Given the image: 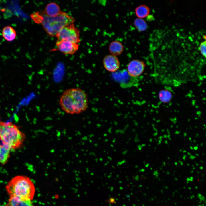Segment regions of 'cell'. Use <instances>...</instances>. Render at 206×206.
Masks as SVG:
<instances>
[{
	"instance_id": "cell-32",
	"label": "cell",
	"mask_w": 206,
	"mask_h": 206,
	"mask_svg": "<svg viewBox=\"0 0 206 206\" xmlns=\"http://www.w3.org/2000/svg\"><path fill=\"white\" fill-rule=\"evenodd\" d=\"M199 136V134H198V133H197V134H196L195 137H198V136Z\"/></svg>"
},
{
	"instance_id": "cell-14",
	"label": "cell",
	"mask_w": 206,
	"mask_h": 206,
	"mask_svg": "<svg viewBox=\"0 0 206 206\" xmlns=\"http://www.w3.org/2000/svg\"><path fill=\"white\" fill-rule=\"evenodd\" d=\"M135 11L138 18L142 19L148 16L150 10L149 8L146 5H141L136 8Z\"/></svg>"
},
{
	"instance_id": "cell-41",
	"label": "cell",
	"mask_w": 206,
	"mask_h": 206,
	"mask_svg": "<svg viewBox=\"0 0 206 206\" xmlns=\"http://www.w3.org/2000/svg\"><path fill=\"white\" fill-rule=\"evenodd\" d=\"M183 152L184 153H185L186 152V151L185 150H184L183 151Z\"/></svg>"
},
{
	"instance_id": "cell-38",
	"label": "cell",
	"mask_w": 206,
	"mask_h": 206,
	"mask_svg": "<svg viewBox=\"0 0 206 206\" xmlns=\"http://www.w3.org/2000/svg\"><path fill=\"white\" fill-rule=\"evenodd\" d=\"M183 159L185 161L186 160L185 157H183Z\"/></svg>"
},
{
	"instance_id": "cell-47",
	"label": "cell",
	"mask_w": 206,
	"mask_h": 206,
	"mask_svg": "<svg viewBox=\"0 0 206 206\" xmlns=\"http://www.w3.org/2000/svg\"><path fill=\"white\" fill-rule=\"evenodd\" d=\"M183 157H187V156L186 155H183Z\"/></svg>"
},
{
	"instance_id": "cell-36",
	"label": "cell",
	"mask_w": 206,
	"mask_h": 206,
	"mask_svg": "<svg viewBox=\"0 0 206 206\" xmlns=\"http://www.w3.org/2000/svg\"><path fill=\"white\" fill-rule=\"evenodd\" d=\"M152 140H153L151 138L149 140V141L150 142H152Z\"/></svg>"
},
{
	"instance_id": "cell-27",
	"label": "cell",
	"mask_w": 206,
	"mask_h": 206,
	"mask_svg": "<svg viewBox=\"0 0 206 206\" xmlns=\"http://www.w3.org/2000/svg\"><path fill=\"white\" fill-rule=\"evenodd\" d=\"M163 136L165 138H167V135L166 134H164Z\"/></svg>"
},
{
	"instance_id": "cell-44",
	"label": "cell",
	"mask_w": 206,
	"mask_h": 206,
	"mask_svg": "<svg viewBox=\"0 0 206 206\" xmlns=\"http://www.w3.org/2000/svg\"><path fill=\"white\" fill-rule=\"evenodd\" d=\"M203 143H201V144H200V145H201V146H203Z\"/></svg>"
},
{
	"instance_id": "cell-4",
	"label": "cell",
	"mask_w": 206,
	"mask_h": 206,
	"mask_svg": "<svg viewBox=\"0 0 206 206\" xmlns=\"http://www.w3.org/2000/svg\"><path fill=\"white\" fill-rule=\"evenodd\" d=\"M18 126L11 122H0V140L10 150L20 148L25 138Z\"/></svg>"
},
{
	"instance_id": "cell-18",
	"label": "cell",
	"mask_w": 206,
	"mask_h": 206,
	"mask_svg": "<svg viewBox=\"0 0 206 206\" xmlns=\"http://www.w3.org/2000/svg\"><path fill=\"white\" fill-rule=\"evenodd\" d=\"M196 158V156H193V155H191L189 158L192 160H193Z\"/></svg>"
},
{
	"instance_id": "cell-31",
	"label": "cell",
	"mask_w": 206,
	"mask_h": 206,
	"mask_svg": "<svg viewBox=\"0 0 206 206\" xmlns=\"http://www.w3.org/2000/svg\"><path fill=\"white\" fill-rule=\"evenodd\" d=\"M167 132L168 133V134H170V132H169V129H167Z\"/></svg>"
},
{
	"instance_id": "cell-1",
	"label": "cell",
	"mask_w": 206,
	"mask_h": 206,
	"mask_svg": "<svg viewBox=\"0 0 206 206\" xmlns=\"http://www.w3.org/2000/svg\"><path fill=\"white\" fill-rule=\"evenodd\" d=\"M59 102L62 110L71 114H80L85 111L88 106L87 94L78 87L64 90L60 96Z\"/></svg>"
},
{
	"instance_id": "cell-12",
	"label": "cell",
	"mask_w": 206,
	"mask_h": 206,
	"mask_svg": "<svg viewBox=\"0 0 206 206\" xmlns=\"http://www.w3.org/2000/svg\"><path fill=\"white\" fill-rule=\"evenodd\" d=\"M2 35L3 37L6 41H12L15 38L16 33L15 30L12 27L7 26L3 28Z\"/></svg>"
},
{
	"instance_id": "cell-63",
	"label": "cell",
	"mask_w": 206,
	"mask_h": 206,
	"mask_svg": "<svg viewBox=\"0 0 206 206\" xmlns=\"http://www.w3.org/2000/svg\"><path fill=\"white\" fill-rule=\"evenodd\" d=\"M203 155H204V154H203Z\"/></svg>"
},
{
	"instance_id": "cell-16",
	"label": "cell",
	"mask_w": 206,
	"mask_h": 206,
	"mask_svg": "<svg viewBox=\"0 0 206 206\" xmlns=\"http://www.w3.org/2000/svg\"><path fill=\"white\" fill-rule=\"evenodd\" d=\"M159 99L163 103L169 102L171 99L172 95L169 91L166 90H162L159 94Z\"/></svg>"
},
{
	"instance_id": "cell-61",
	"label": "cell",
	"mask_w": 206,
	"mask_h": 206,
	"mask_svg": "<svg viewBox=\"0 0 206 206\" xmlns=\"http://www.w3.org/2000/svg\"><path fill=\"white\" fill-rule=\"evenodd\" d=\"M198 144H197V146H198Z\"/></svg>"
},
{
	"instance_id": "cell-15",
	"label": "cell",
	"mask_w": 206,
	"mask_h": 206,
	"mask_svg": "<svg viewBox=\"0 0 206 206\" xmlns=\"http://www.w3.org/2000/svg\"><path fill=\"white\" fill-rule=\"evenodd\" d=\"M134 25L136 29L139 31H145L147 28V25L144 20L142 18H138L134 21Z\"/></svg>"
},
{
	"instance_id": "cell-9",
	"label": "cell",
	"mask_w": 206,
	"mask_h": 206,
	"mask_svg": "<svg viewBox=\"0 0 206 206\" xmlns=\"http://www.w3.org/2000/svg\"><path fill=\"white\" fill-rule=\"evenodd\" d=\"M5 206H35L29 199H21L17 197H10Z\"/></svg>"
},
{
	"instance_id": "cell-39",
	"label": "cell",
	"mask_w": 206,
	"mask_h": 206,
	"mask_svg": "<svg viewBox=\"0 0 206 206\" xmlns=\"http://www.w3.org/2000/svg\"><path fill=\"white\" fill-rule=\"evenodd\" d=\"M195 154L197 156H199V154L198 153H196Z\"/></svg>"
},
{
	"instance_id": "cell-26",
	"label": "cell",
	"mask_w": 206,
	"mask_h": 206,
	"mask_svg": "<svg viewBox=\"0 0 206 206\" xmlns=\"http://www.w3.org/2000/svg\"><path fill=\"white\" fill-rule=\"evenodd\" d=\"M157 134H158V132H156L153 134V135L154 136H155L157 135Z\"/></svg>"
},
{
	"instance_id": "cell-35",
	"label": "cell",
	"mask_w": 206,
	"mask_h": 206,
	"mask_svg": "<svg viewBox=\"0 0 206 206\" xmlns=\"http://www.w3.org/2000/svg\"><path fill=\"white\" fill-rule=\"evenodd\" d=\"M161 131L162 132H164V131H165V130L164 129H163L161 130Z\"/></svg>"
},
{
	"instance_id": "cell-10",
	"label": "cell",
	"mask_w": 206,
	"mask_h": 206,
	"mask_svg": "<svg viewBox=\"0 0 206 206\" xmlns=\"http://www.w3.org/2000/svg\"><path fill=\"white\" fill-rule=\"evenodd\" d=\"M46 14L50 17L57 15L61 11L59 5L54 2H51L46 6L44 11Z\"/></svg>"
},
{
	"instance_id": "cell-22",
	"label": "cell",
	"mask_w": 206,
	"mask_h": 206,
	"mask_svg": "<svg viewBox=\"0 0 206 206\" xmlns=\"http://www.w3.org/2000/svg\"><path fill=\"white\" fill-rule=\"evenodd\" d=\"M167 138L169 139L170 140H171V139L170 138V134H168V135H167Z\"/></svg>"
},
{
	"instance_id": "cell-20",
	"label": "cell",
	"mask_w": 206,
	"mask_h": 206,
	"mask_svg": "<svg viewBox=\"0 0 206 206\" xmlns=\"http://www.w3.org/2000/svg\"><path fill=\"white\" fill-rule=\"evenodd\" d=\"M180 133V131H177V130H176V131H175V134H179V133Z\"/></svg>"
},
{
	"instance_id": "cell-56",
	"label": "cell",
	"mask_w": 206,
	"mask_h": 206,
	"mask_svg": "<svg viewBox=\"0 0 206 206\" xmlns=\"http://www.w3.org/2000/svg\"><path fill=\"white\" fill-rule=\"evenodd\" d=\"M203 126H204V127H205V128H206V126H205V124H204V125H203Z\"/></svg>"
},
{
	"instance_id": "cell-64",
	"label": "cell",
	"mask_w": 206,
	"mask_h": 206,
	"mask_svg": "<svg viewBox=\"0 0 206 206\" xmlns=\"http://www.w3.org/2000/svg\"></svg>"
},
{
	"instance_id": "cell-57",
	"label": "cell",
	"mask_w": 206,
	"mask_h": 206,
	"mask_svg": "<svg viewBox=\"0 0 206 206\" xmlns=\"http://www.w3.org/2000/svg\"><path fill=\"white\" fill-rule=\"evenodd\" d=\"M196 165L198 166V165L199 164L198 163H196Z\"/></svg>"
},
{
	"instance_id": "cell-58",
	"label": "cell",
	"mask_w": 206,
	"mask_h": 206,
	"mask_svg": "<svg viewBox=\"0 0 206 206\" xmlns=\"http://www.w3.org/2000/svg\"><path fill=\"white\" fill-rule=\"evenodd\" d=\"M187 165H188V166H189V163H188V164H187Z\"/></svg>"
},
{
	"instance_id": "cell-8",
	"label": "cell",
	"mask_w": 206,
	"mask_h": 206,
	"mask_svg": "<svg viewBox=\"0 0 206 206\" xmlns=\"http://www.w3.org/2000/svg\"><path fill=\"white\" fill-rule=\"evenodd\" d=\"M103 62L105 68L109 72H115L120 67V63L118 58L116 56L112 54L105 56Z\"/></svg>"
},
{
	"instance_id": "cell-25",
	"label": "cell",
	"mask_w": 206,
	"mask_h": 206,
	"mask_svg": "<svg viewBox=\"0 0 206 206\" xmlns=\"http://www.w3.org/2000/svg\"><path fill=\"white\" fill-rule=\"evenodd\" d=\"M153 128L154 130L156 132H158V130H157L155 127Z\"/></svg>"
},
{
	"instance_id": "cell-40",
	"label": "cell",
	"mask_w": 206,
	"mask_h": 206,
	"mask_svg": "<svg viewBox=\"0 0 206 206\" xmlns=\"http://www.w3.org/2000/svg\"><path fill=\"white\" fill-rule=\"evenodd\" d=\"M174 164L175 165H177V162H175Z\"/></svg>"
},
{
	"instance_id": "cell-30",
	"label": "cell",
	"mask_w": 206,
	"mask_h": 206,
	"mask_svg": "<svg viewBox=\"0 0 206 206\" xmlns=\"http://www.w3.org/2000/svg\"><path fill=\"white\" fill-rule=\"evenodd\" d=\"M161 143V141H160L159 140H158V143H157V145H159Z\"/></svg>"
},
{
	"instance_id": "cell-11",
	"label": "cell",
	"mask_w": 206,
	"mask_h": 206,
	"mask_svg": "<svg viewBox=\"0 0 206 206\" xmlns=\"http://www.w3.org/2000/svg\"><path fill=\"white\" fill-rule=\"evenodd\" d=\"M123 49L122 44L117 41L112 42L109 47V50L111 54L116 56L121 54L123 51Z\"/></svg>"
},
{
	"instance_id": "cell-2",
	"label": "cell",
	"mask_w": 206,
	"mask_h": 206,
	"mask_svg": "<svg viewBox=\"0 0 206 206\" xmlns=\"http://www.w3.org/2000/svg\"><path fill=\"white\" fill-rule=\"evenodd\" d=\"M31 17L37 23H41L47 33L52 36H56L63 27L75 21L73 17L61 11L57 15L54 17L48 16L44 11L32 14Z\"/></svg>"
},
{
	"instance_id": "cell-3",
	"label": "cell",
	"mask_w": 206,
	"mask_h": 206,
	"mask_svg": "<svg viewBox=\"0 0 206 206\" xmlns=\"http://www.w3.org/2000/svg\"><path fill=\"white\" fill-rule=\"evenodd\" d=\"M10 197L32 200L34 196L35 188L31 179L23 175H18L10 180L5 187Z\"/></svg>"
},
{
	"instance_id": "cell-42",
	"label": "cell",
	"mask_w": 206,
	"mask_h": 206,
	"mask_svg": "<svg viewBox=\"0 0 206 206\" xmlns=\"http://www.w3.org/2000/svg\"><path fill=\"white\" fill-rule=\"evenodd\" d=\"M189 140H190V141H191V137H189Z\"/></svg>"
},
{
	"instance_id": "cell-52",
	"label": "cell",
	"mask_w": 206,
	"mask_h": 206,
	"mask_svg": "<svg viewBox=\"0 0 206 206\" xmlns=\"http://www.w3.org/2000/svg\"><path fill=\"white\" fill-rule=\"evenodd\" d=\"M178 127H179V126H178V125H177V126H176V127L177 128Z\"/></svg>"
},
{
	"instance_id": "cell-5",
	"label": "cell",
	"mask_w": 206,
	"mask_h": 206,
	"mask_svg": "<svg viewBox=\"0 0 206 206\" xmlns=\"http://www.w3.org/2000/svg\"><path fill=\"white\" fill-rule=\"evenodd\" d=\"M56 37L57 38L56 41L64 40L76 43L80 41L79 30L73 23L63 27Z\"/></svg>"
},
{
	"instance_id": "cell-24",
	"label": "cell",
	"mask_w": 206,
	"mask_h": 206,
	"mask_svg": "<svg viewBox=\"0 0 206 206\" xmlns=\"http://www.w3.org/2000/svg\"><path fill=\"white\" fill-rule=\"evenodd\" d=\"M187 135V133L186 132H185L183 134V136L184 137H186Z\"/></svg>"
},
{
	"instance_id": "cell-60",
	"label": "cell",
	"mask_w": 206,
	"mask_h": 206,
	"mask_svg": "<svg viewBox=\"0 0 206 206\" xmlns=\"http://www.w3.org/2000/svg\"><path fill=\"white\" fill-rule=\"evenodd\" d=\"M203 129L204 130H205V129H204V128H203Z\"/></svg>"
},
{
	"instance_id": "cell-55",
	"label": "cell",
	"mask_w": 206,
	"mask_h": 206,
	"mask_svg": "<svg viewBox=\"0 0 206 206\" xmlns=\"http://www.w3.org/2000/svg\"><path fill=\"white\" fill-rule=\"evenodd\" d=\"M167 159H170V157H167Z\"/></svg>"
},
{
	"instance_id": "cell-43",
	"label": "cell",
	"mask_w": 206,
	"mask_h": 206,
	"mask_svg": "<svg viewBox=\"0 0 206 206\" xmlns=\"http://www.w3.org/2000/svg\"><path fill=\"white\" fill-rule=\"evenodd\" d=\"M187 154L189 156H190L191 155V153L189 152L187 153Z\"/></svg>"
},
{
	"instance_id": "cell-59",
	"label": "cell",
	"mask_w": 206,
	"mask_h": 206,
	"mask_svg": "<svg viewBox=\"0 0 206 206\" xmlns=\"http://www.w3.org/2000/svg\"><path fill=\"white\" fill-rule=\"evenodd\" d=\"M156 149V147H155V148H154V149Z\"/></svg>"
},
{
	"instance_id": "cell-37",
	"label": "cell",
	"mask_w": 206,
	"mask_h": 206,
	"mask_svg": "<svg viewBox=\"0 0 206 206\" xmlns=\"http://www.w3.org/2000/svg\"><path fill=\"white\" fill-rule=\"evenodd\" d=\"M152 126L153 127V128L155 127V125L154 124H152Z\"/></svg>"
},
{
	"instance_id": "cell-29",
	"label": "cell",
	"mask_w": 206,
	"mask_h": 206,
	"mask_svg": "<svg viewBox=\"0 0 206 206\" xmlns=\"http://www.w3.org/2000/svg\"><path fill=\"white\" fill-rule=\"evenodd\" d=\"M164 142L166 144H168V141L167 140H165V141H164Z\"/></svg>"
},
{
	"instance_id": "cell-51",
	"label": "cell",
	"mask_w": 206,
	"mask_h": 206,
	"mask_svg": "<svg viewBox=\"0 0 206 206\" xmlns=\"http://www.w3.org/2000/svg\"><path fill=\"white\" fill-rule=\"evenodd\" d=\"M173 125H171V126H170L171 127V128H173Z\"/></svg>"
},
{
	"instance_id": "cell-62",
	"label": "cell",
	"mask_w": 206,
	"mask_h": 206,
	"mask_svg": "<svg viewBox=\"0 0 206 206\" xmlns=\"http://www.w3.org/2000/svg\"><path fill=\"white\" fill-rule=\"evenodd\" d=\"M151 146L150 145H149V146Z\"/></svg>"
},
{
	"instance_id": "cell-34",
	"label": "cell",
	"mask_w": 206,
	"mask_h": 206,
	"mask_svg": "<svg viewBox=\"0 0 206 206\" xmlns=\"http://www.w3.org/2000/svg\"><path fill=\"white\" fill-rule=\"evenodd\" d=\"M190 148L191 149H192V150L193 149V148L191 146H190Z\"/></svg>"
},
{
	"instance_id": "cell-17",
	"label": "cell",
	"mask_w": 206,
	"mask_h": 206,
	"mask_svg": "<svg viewBox=\"0 0 206 206\" xmlns=\"http://www.w3.org/2000/svg\"><path fill=\"white\" fill-rule=\"evenodd\" d=\"M206 41H205L201 43L199 47L201 53L205 58L206 56Z\"/></svg>"
},
{
	"instance_id": "cell-46",
	"label": "cell",
	"mask_w": 206,
	"mask_h": 206,
	"mask_svg": "<svg viewBox=\"0 0 206 206\" xmlns=\"http://www.w3.org/2000/svg\"><path fill=\"white\" fill-rule=\"evenodd\" d=\"M200 169H203V167H202V166H201V167H200Z\"/></svg>"
},
{
	"instance_id": "cell-50",
	"label": "cell",
	"mask_w": 206,
	"mask_h": 206,
	"mask_svg": "<svg viewBox=\"0 0 206 206\" xmlns=\"http://www.w3.org/2000/svg\"><path fill=\"white\" fill-rule=\"evenodd\" d=\"M179 151L180 152H181V151H182V149H180V150H179Z\"/></svg>"
},
{
	"instance_id": "cell-19",
	"label": "cell",
	"mask_w": 206,
	"mask_h": 206,
	"mask_svg": "<svg viewBox=\"0 0 206 206\" xmlns=\"http://www.w3.org/2000/svg\"><path fill=\"white\" fill-rule=\"evenodd\" d=\"M109 201H110L109 202L110 203H113L115 201L114 200V199H113V198H112L109 199Z\"/></svg>"
},
{
	"instance_id": "cell-23",
	"label": "cell",
	"mask_w": 206,
	"mask_h": 206,
	"mask_svg": "<svg viewBox=\"0 0 206 206\" xmlns=\"http://www.w3.org/2000/svg\"><path fill=\"white\" fill-rule=\"evenodd\" d=\"M178 162L179 163H180L181 165H183V163L182 162L180 161H179Z\"/></svg>"
},
{
	"instance_id": "cell-48",
	"label": "cell",
	"mask_w": 206,
	"mask_h": 206,
	"mask_svg": "<svg viewBox=\"0 0 206 206\" xmlns=\"http://www.w3.org/2000/svg\"><path fill=\"white\" fill-rule=\"evenodd\" d=\"M200 162H202V163H204V161H203L200 160Z\"/></svg>"
},
{
	"instance_id": "cell-45",
	"label": "cell",
	"mask_w": 206,
	"mask_h": 206,
	"mask_svg": "<svg viewBox=\"0 0 206 206\" xmlns=\"http://www.w3.org/2000/svg\"><path fill=\"white\" fill-rule=\"evenodd\" d=\"M193 142L194 143H195L196 142V140H193Z\"/></svg>"
},
{
	"instance_id": "cell-13",
	"label": "cell",
	"mask_w": 206,
	"mask_h": 206,
	"mask_svg": "<svg viewBox=\"0 0 206 206\" xmlns=\"http://www.w3.org/2000/svg\"><path fill=\"white\" fill-rule=\"evenodd\" d=\"M10 149L3 145L0 144V163L3 165L6 164L10 157Z\"/></svg>"
},
{
	"instance_id": "cell-49",
	"label": "cell",
	"mask_w": 206,
	"mask_h": 206,
	"mask_svg": "<svg viewBox=\"0 0 206 206\" xmlns=\"http://www.w3.org/2000/svg\"><path fill=\"white\" fill-rule=\"evenodd\" d=\"M195 128H198V126H195Z\"/></svg>"
},
{
	"instance_id": "cell-28",
	"label": "cell",
	"mask_w": 206,
	"mask_h": 206,
	"mask_svg": "<svg viewBox=\"0 0 206 206\" xmlns=\"http://www.w3.org/2000/svg\"><path fill=\"white\" fill-rule=\"evenodd\" d=\"M163 138V136H160L158 138V139H159V140L160 139H162Z\"/></svg>"
},
{
	"instance_id": "cell-7",
	"label": "cell",
	"mask_w": 206,
	"mask_h": 206,
	"mask_svg": "<svg viewBox=\"0 0 206 206\" xmlns=\"http://www.w3.org/2000/svg\"><path fill=\"white\" fill-rule=\"evenodd\" d=\"M145 65L144 62L138 60H134L130 61L127 66L128 74L132 77H137L143 72Z\"/></svg>"
},
{
	"instance_id": "cell-21",
	"label": "cell",
	"mask_w": 206,
	"mask_h": 206,
	"mask_svg": "<svg viewBox=\"0 0 206 206\" xmlns=\"http://www.w3.org/2000/svg\"><path fill=\"white\" fill-rule=\"evenodd\" d=\"M198 149V146H195L193 148V149H194L195 150H197Z\"/></svg>"
},
{
	"instance_id": "cell-33",
	"label": "cell",
	"mask_w": 206,
	"mask_h": 206,
	"mask_svg": "<svg viewBox=\"0 0 206 206\" xmlns=\"http://www.w3.org/2000/svg\"><path fill=\"white\" fill-rule=\"evenodd\" d=\"M163 164L164 166H165L166 165V163L165 162H163Z\"/></svg>"
},
{
	"instance_id": "cell-6",
	"label": "cell",
	"mask_w": 206,
	"mask_h": 206,
	"mask_svg": "<svg viewBox=\"0 0 206 206\" xmlns=\"http://www.w3.org/2000/svg\"><path fill=\"white\" fill-rule=\"evenodd\" d=\"M57 50L65 54H73L78 50L79 45L76 43L67 40L56 41Z\"/></svg>"
},
{
	"instance_id": "cell-53",
	"label": "cell",
	"mask_w": 206,
	"mask_h": 206,
	"mask_svg": "<svg viewBox=\"0 0 206 206\" xmlns=\"http://www.w3.org/2000/svg\"><path fill=\"white\" fill-rule=\"evenodd\" d=\"M176 121H174V124H175V123H176Z\"/></svg>"
},
{
	"instance_id": "cell-54",
	"label": "cell",
	"mask_w": 206,
	"mask_h": 206,
	"mask_svg": "<svg viewBox=\"0 0 206 206\" xmlns=\"http://www.w3.org/2000/svg\"><path fill=\"white\" fill-rule=\"evenodd\" d=\"M161 142L162 141V139H160L159 140Z\"/></svg>"
}]
</instances>
